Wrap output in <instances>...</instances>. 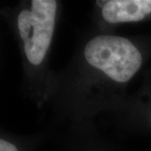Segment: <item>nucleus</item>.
I'll list each match as a JSON object with an SVG mask.
<instances>
[{
    "label": "nucleus",
    "mask_w": 151,
    "mask_h": 151,
    "mask_svg": "<svg viewBox=\"0 0 151 151\" xmlns=\"http://www.w3.org/2000/svg\"><path fill=\"white\" fill-rule=\"evenodd\" d=\"M57 3L33 0L29 9L22 10L17 24L28 60L37 65L43 61L54 32Z\"/></svg>",
    "instance_id": "nucleus-2"
},
{
    "label": "nucleus",
    "mask_w": 151,
    "mask_h": 151,
    "mask_svg": "<svg viewBox=\"0 0 151 151\" xmlns=\"http://www.w3.org/2000/svg\"><path fill=\"white\" fill-rule=\"evenodd\" d=\"M0 151H19L14 145L9 141L0 139Z\"/></svg>",
    "instance_id": "nucleus-4"
},
{
    "label": "nucleus",
    "mask_w": 151,
    "mask_h": 151,
    "mask_svg": "<svg viewBox=\"0 0 151 151\" xmlns=\"http://www.w3.org/2000/svg\"><path fill=\"white\" fill-rule=\"evenodd\" d=\"M151 13V0H111L103 7L102 14L108 23L140 21Z\"/></svg>",
    "instance_id": "nucleus-3"
},
{
    "label": "nucleus",
    "mask_w": 151,
    "mask_h": 151,
    "mask_svg": "<svg viewBox=\"0 0 151 151\" xmlns=\"http://www.w3.org/2000/svg\"><path fill=\"white\" fill-rule=\"evenodd\" d=\"M84 55L87 62L118 82H126L142 64V55L128 39L99 35L86 44Z\"/></svg>",
    "instance_id": "nucleus-1"
}]
</instances>
